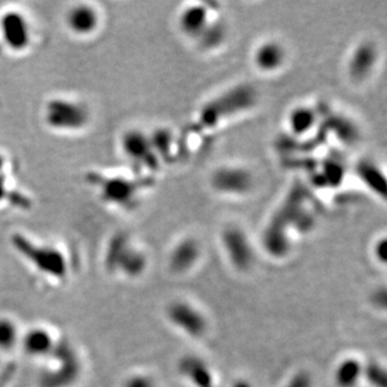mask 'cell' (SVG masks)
<instances>
[{"instance_id":"cell-1","label":"cell","mask_w":387,"mask_h":387,"mask_svg":"<svg viewBox=\"0 0 387 387\" xmlns=\"http://www.w3.org/2000/svg\"><path fill=\"white\" fill-rule=\"evenodd\" d=\"M257 102L256 89L240 84L205 103L198 114V123L205 129L219 127L227 119L251 110Z\"/></svg>"},{"instance_id":"cell-2","label":"cell","mask_w":387,"mask_h":387,"mask_svg":"<svg viewBox=\"0 0 387 387\" xmlns=\"http://www.w3.org/2000/svg\"><path fill=\"white\" fill-rule=\"evenodd\" d=\"M12 245L21 256L36 270L48 277L63 279L68 273V261L62 249L39 243L22 234L12 236Z\"/></svg>"},{"instance_id":"cell-3","label":"cell","mask_w":387,"mask_h":387,"mask_svg":"<svg viewBox=\"0 0 387 387\" xmlns=\"http://www.w3.org/2000/svg\"><path fill=\"white\" fill-rule=\"evenodd\" d=\"M43 119L47 127L60 133H77L87 128L90 112L87 104L66 97H55L45 103Z\"/></svg>"},{"instance_id":"cell-4","label":"cell","mask_w":387,"mask_h":387,"mask_svg":"<svg viewBox=\"0 0 387 387\" xmlns=\"http://www.w3.org/2000/svg\"><path fill=\"white\" fill-rule=\"evenodd\" d=\"M86 181L98 190L99 197L105 203L129 208L137 202L140 184L134 179L90 172L86 175Z\"/></svg>"},{"instance_id":"cell-5","label":"cell","mask_w":387,"mask_h":387,"mask_svg":"<svg viewBox=\"0 0 387 387\" xmlns=\"http://www.w3.org/2000/svg\"><path fill=\"white\" fill-rule=\"evenodd\" d=\"M105 266L128 277H138L147 267L146 255L132 245L128 236L118 234L110 240L105 253Z\"/></svg>"},{"instance_id":"cell-6","label":"cell","mask_w":387,"mask_h":387,"mask_svg":"<svg viewBox=\"0 0 387 387\" xmlns=\"http://www.w3.org/2000/svg\"><path fill=\"white\" fill-rule=\"evenodd\" d=\"M33 42V27L27 15L18 9H8L0 15V49L23 53Z\"/></svg>"},{"instance_id":"cell-7","label":"cell","mask_w":387,"mask_h":387,"mask_svg":"<svg viewBox=\"0 0 387 387\" xmlns=\"http://www.w3.org/2000/svg\"><path fill=\"white\" fill-rule=\"evenodd\" d=\"M51 355L58 360V366H55L51 373H43L40 377V384L43 387H68L78 379L81 373L79 360L77 353L69 342L55 344Z\"/></svg>"},{"instance_id":"cell-8","label":"cell","mask_w":387,"mask_h":387,"mask_svg":"<svg viewBox=\"0 0 387 387\" xmlns=\"http://www.w3.org/2000/svg\"><path fill=\"white\" fill-rule=\"evenodd\" d=\"M213 190L227 196H245L253 188L255 179L249 169L226 166L216 169L211 178Z\"/></svg>"},{"instance_id":"cell-9","label":"cell","mask_w":387,"mask_h":387,"mask_svg":"<svg viewBox=\"0 0 387 387\" xmlns=\"http://www.w3.org/2000/svg\"><path fill=\"white\" fill-rule=\"evenodd\" d=\"M222 245L234 269L247 271L255 262V252L247 234L237 227H228L222 234Z\"/></svg>"},{"instance_id":"cell-10","label":"cell","mask_w":387,"mask_h":387,"mask_svg":"<svg viewBox=\"0 0 387 387\" xmlns=\"http://www.w3.org/2000/svg\"><path fill=\"white\" fill-rule=\"evenodd\" d=\"M169 322L190 337L203 336L207 331L205 314L188 302L177 301L171 303L167 310Z\"/></svg>"},{"instance_id":"cell-11","label":"cell","mask_w":387,"mask_h":387,"mask_svg":"<svg viewBox=\"0 0 387 387\" xmlns=\"http://www.w3.org/2000/svg\"><path fill=\"white\" fill-rule=\"evenodd\" d=\"M121 147L125 157L138 167L157 168L158 160L153 152L149 136L145 132L131 129L125 132L121 139Z\"/></svg>"},{"instance_id":"cell-12","label":"cell","mask_w":387,"mask_h":387,"mask_svg":"<svg viewBox=\"0 0 387 387\" xmlns=\"http://www.w3.org/2000/svg\"><path fill=\"white\" fill-rule=\"evenodd\" d=\"M66 27L78 37L95 34L101 24L99 12L90 4L74 5L66 13Z\"/></svg>"},{"instance_id":"cell-13","label":"cell","mask_w":387,"mask_h":387,"mask_svg":"<svg viewBox=\"0 0 387 387\" xmlns=\"http://www.w3.org/2000/svg\"><path fill=\"white\" fill-rule=\"evenodd\" d=\"M201 246L195 238H184L175 245L169 256V267L175 273L192 270L201 258Z\"/></svg>"},{"instance_id":"cell-14","label":"cell","mask_w":387,"mask_h":387,"mask_svg":"<svg viewBox=\"0 0 387 387\" xmlns=\"http://www.w3.org/2000/svg\"><path fill=\"white\" fill-rule=\"evenodd\" d=\"M376 63H377L376 47L370 42L360 44L352 53L349 63L351 78L355 81H364L371 74Z\"/></svg>"},{"instance_id":"cell-15","label":"cell","mask_w":387,"mask_h":387,"mask_svg":"<svg viewBox=\"0 0 387 387\" xmlns=\"http://www.w3.org/2000/svg\"><path fill=\"white\" fill-rule=\"evenodd\" d=\"M210 23L208 8L205 4H192L179 15L178 25L184 36L197 40Z\"/></svg>"},{"instance_id":"cell-16","label":"cell","mask_w":387,"mask_h":387,"mask_svg":"<svg viewBox=\"0 0 387 387\" xmlns=\"http://www.w3.org/2000/svg\"><path fill=\"white\" fill-rule=\"evenodd\" d=\"M287 53L285 47L276 40H267L261 44L253 55V62L261 72H276L286 63Z\"/></svg>"},{"instance_id":"cell-17","label":"cell","mask_w":387,"mask_h":387,"mask_svg":"<svg viewBox=\"0 0 387 387\" xmlns=\"http://www.w3.org/2000/svg\"><path fill=\"white\" fill-rule=\"evenodd\" d=\"M179 373L195 387L213 386V375L202 358L186 356L179 361Z\"/></svg>"},{"instance_id":"cell-18","label":"cell","mask_w":387,"mask_h":387,"mask_svg":"<svg viewBox=\"0 0 387 387\" xmlns=\"http://www.w3.org/2000/svg\"><path fill=\"white\" fill-rule=\"evenodd\" d=\"M1 205L21 210H28L32 205V199L16 187L12 172H0V207Z\"/></svg>"},{"instance_id":"cell-19","label":"cell","mask_w":387,"mask_h":387,"mask_svg":"<svg viewBox=\"0 0 387 387\" xmlns=\"http://www.w3.org/2000/svg\"><path fill=\"white\" fill-rule=\"evenodd\" d=\"M23 347L30 356H45L53 352L55 344L47 329H33L23 337Z\"/></svg>"},{"instance_id":"cell-20","label":"cell","mask_w":387,"mask_h":387,"mask_svg":"<svg viewBox=\"0 0 387 387\" xmlns=\"http://www.w3.org/2000/svg\"><path fill=\"white\" fill-rule=\"evenodd\" d=\"M364 366L356 358H346L335 371V382L338 387H355L362 377Z\"/></svg>"},{"instance_id":"cell-21","label":"cell","mask_w":387,"mask_h":387,"mask_svg":"<svg viewBox=\"0 0 387 387\" xmlns=\"http://www.w3.org/2000/svg\"><path fill=\"white\" fill-rule=\"evenodd\" d=\"M317 114L310 107H297L288 116V125L293 134L303 136L311 131L316 125Z\"/></svg>"},{"instance_id":"cell-22","label":"cell","mask_w":387,"mask_h":387,"mask_svg":"<svg viewBox=\"0 0 387 387\" xmlns=\"http://www.w3.org/2000/svg\"><path fill=\"white\" fill-rule=\"evenodd\" d=\"M227 37V30L225 24L222 22H211L205 32L197 39L201 47L207 51H212L219 48L225 43Z\"/></svg>"},{"instance_id":"cell-23","label":"cell","mask_w":387,"mask_h":387,"mask_svg":"<svg viewBox=\"0 0 387 387\" xmlns=\"http://www.w3.org/2000/svg\"><path fill=\"white\" fill-rule=\"evenodd\" d=\"M148 136L157 160H169L173 152L172 148L175 140L172 133L168 129H155L152 134Z\"/></svg>"},{"instance_id":"cell-24","label":"cell","mask_w":387,"mask_h":387,"mask_svg":"<svg viewBox=\"0 0 387 387\" xmlns=\"http://www.w3.org/2000/svg\"><path fill=\"white\" fill-rule=\"evenodd\" d=\"M18 342V329L14 322L8 319H0V349L10 350Z\"/></svg>"},{"instance_id":"cell-25","label":"cell","mask_w":387,"mask_h":387,"mask_svg":"<svg viewBox=\"0 0 387 387\" xmlns=\"http://www.w3.org/2000/svg\"><path fill=\"white\" fill-rule=\"evenodd\" d=\"M362 376H365L373 387H386V370L380 364L370 362L366 365Z\"/></svg>"},{"instance_id":"cell-26","label":"cell","mask_w":387,"mask_h":387,"mask_svg":"<svg viewBox=\"0 0 387 387\" xmlns=\"http://www.w3.org/2000/svg\"><path fill=\"white\" fill-rule=\"evenodd\" d=\"M123 387H157L152 377L147 375H133L125 381Z\"/></svg>"},{"instance_id":"cell-27","label":"cell","mask_w":387,"mask_h":387,"mask_svg":"<svg viewBox=\"0 0 387 387\" xmlns=\"http://www.w3.org/2000/svg\"><path fill=\"white\" fill-rule=\"evenodd\" d=\"M285 387H312V380L306 373H296Z\"/></svg>"},{"instance_id":"cell-28","label":"cell","mask_w":387,"mask_h":387,"mask_svg":"<svg viewBox=\"0 0 387 387\" xmlns=\"http://www.w3.org/2000/svg\"><path fill=\"white\" fill-rule=\"evenodd\" d=\"M13 163L9 161V158L0 154V172H12Z\"/></svg>"},{"instance_id":"cell-29","label":"cell","mask_w":387,"mask_h":387,"mask_svg":"<svg viewBox=\"0 0 387 387\" xmlns=\"http://www.w3.org/2000/svg\"><path fill=\"white\" fill-rule=\"evenodd\" d=\"M13 373V370H7V373H4V377L0 380V387H4L8 384V381L10 379V375Z\"/></svg>"},{"instance_id":"cell-30","label":"cell","mask_w":387,"mask_h":387,"mask_svg":"<svg viewBox=\"0 0 387 387\" xmlns=\"http://www.w3.org/2000/svg\"><path fill=\"white\" fill-rule=\"evenodd\" d=\"M234 387H253L247 381L238 380L234 382Z\"/></svg>"}]
</instances>
